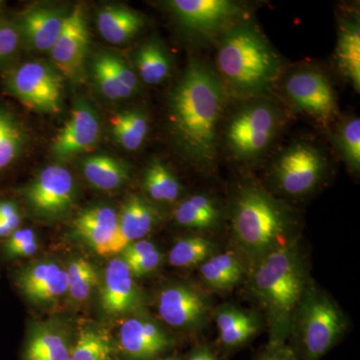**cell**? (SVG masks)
Wrapping results in <instances>:
<instances>
[{"instance_id": "obj_1", "label": "cell", "mask_w": 360, "mask_h": 360, "mask_svg": "<svg viewBox=\"0 0 360 360\" xmlns=\"http://www.w3.org/2000/svg\"><path fill=\"white\" fill-rule=\"evenodd\" d=\"M227 90L215 71L194 59L168 99L170 132L180 151L198 167H212Z\"/></svg>"}, {"instance_id": "obj_27", "label": "cell", "mask_w": 360, "mask_h": 360, "mask_svg": "<svg viewBox=\"0 0 360 360\" xmlns=\"http://www.w3.org/2000/svg\"><path fill=\"white\" fill-rule=\"evenodd\" d=\"M142 184L149 198L158 202H175L182 191L179 179L160 160H153L149 163L144 172Z\"/></svg>"}, {"instance_id": "obj_29", "label": "cell", "mask_w": 360, "mask_h": 360, "mask_svg": "<svg viewBox=\"0 0 360 360\" xmlns=\"http://www.w3.org/2000/svg\"><path fill=\"white\" fill-rule=\"evenodd\" d=\"M71 347L65 335L53 328L35 331L25 349V360H70Z\"/></svg>"}, {"instance_id": "obj_35", "label": "cell", "mask_w": 360, "mask_h": 360, "mask_svg": "<svg viewBox=\"0 0 360 360\" xmlns=\"http://www.w3.org/2000/svg\"><path fill=\"white\" fill-rule=\"evenodd\" d=\"M92 72L97 86L106 98L120 101L134 96V94L123 85L122 80L113 70L108 53L99 54L94 58Z\"/></svg>"}, {"instance_id": "obj_36", "label": "cell", "mask_w": 360, "mask_h": 360, "mask_svg": "<svg viewBox=\"0 0 360 360\" xmlns=\"http://www.w3.org/2000/svg\"><path fill=\"white\" fill-rule=\"evenodd\" d=\"M338 148L348 167L355 172L360 167V120H348L341 127L338 136Z\"/></svg>"}, {"instance_id": "obj_10", "label": "cell", "mask_w": 360, "mask_h": 360, "mask_svg": "<svg viewBox=\"0 0 360 360\" xmlns=\"http://www.w3.org/2000/svg\"><path fill=\"white\" fill-rule=\"evenodd\" d=\"M210 309L208 298L191 284H172L158 295V315L172 328L196 330L205 326Z\"/></svg>"}, {"instance_id": "obj_13", "label": "cell", "mask_w": 360, "mask_h": 360, "mask_svg": "<svg viewBox=\"0 0 360 360\" xmlns=\"http://www.w3.org/2000/svg\"><path fill=\"white\" fill-rule=\"evenodd\" d=\"M89 44L84 8L77 6L66 14L63 30L51 49L54 68L65 77H77L86 58Z\"/></svg>"}, {"instance_id": "obj_26", "label": "cell", "mask_w": 360, "mask_h": 360, "mask_svg": "<svg viewBox=\"0 0 360 360\" xmlns=\"http://www.w3.org/2000/svg\"><path fill=\"white\" fill-rule=\"evenodd\" d=\"M85 179L101 191H115L129 180V167L111 156L97 155L82 162Z\"/></svg>"}, {"instance_id": "obj_39", "label": "cell", "mask_w": 360, "mask_h": 360, "mask_svg": "<svg viewBox=\"0 0 360 360\" xmlns=\"http://www.w3.org/2000/svg\"><path fill=\"white\" fill-rule=\"evenodd\" d=\"M20 30L9 22H0V60L13 56L20 44Z\"/></svg>"}, {"instance_id": "obj_44", "label": "cell", "mask_w": 360, "mask_h": 360, "mask_svg": "<svg viewBox=\"0 0 360 360\" xmlns=\"http://www.w3.org/2000/svg\"><path fill=\"white\" fill-rule=\"evenodd\" d=\"M2 6H4V4H2V2L0 1V13H1Z\"/></svg>"}, {"instance_id": "obj_19", "label": "cell", "mask_w": 360, "mask_h": 360, "mask_svg": "<svg viewBox=\"0 0 360 360\" xmlns=\"http://www.w3.org/2000/svg\"><path fill=\"white\" fill-rule=\"evenodd\" d=\"M219 342L225 349H238L259 333L262 321L255 312L225 304L214 314Z\"/></svg>"}, {"instance_id": "obj_12", "label": "cell", "mask_w": 360, "mask_h": 360, "mask_svg": "<svg viewBox=\"0 0 360 360\" xmlns=\"http://www.w3.org/2000/svg\"><path fill=\"white\" fill-rule=\"evenodd\" d=\"M75 180L70 170L58 165L45 167L26 189V200L44 217H58L70 207Z\"/></svg>"}, {"instance_id": "obj_20", "label": "cell", "mask_w": 360, "mask_h": 360, "mask_svg": "<svg viewBox=\"0 0 360 360\" xmlns=\"http://www.w3.org/2000/svg\"><path fill=\"white\" fill-rule=\"evenodd\" d=\"M66 14L51 7L30 9L21 18L20 35L35 51H51L63 30Z\"/></svg>"}, {"instance_id": "obj_9", "label": "cell", "mask_w": 360, "mask_h": 360, "mask_svg": "<svg viewBox=\"0 0 360 360\" xmlns=\"http://www.w3.org/2000/svg\"><path fill=\"white\" fill-rule=\"evenodd\" d=\"M326 160L319 149L307 143H297L279 155L274 167L277 186L288 195L310 193L324 174Z\"/></svg>"}, {"instance_id": "obj_5", "label": "cell", "mask_w": 360, "mask_h": 360, "mask_svg": "<svg viewBox=\"0 0 360 360\" xmlns=\"http://www.w3.org/2000/svg\"><path fill=\"white\" fill-rule=\"evenodd\" d=\"M347 319L329 296L307 286L296 307L290 335L297 360H319L328 354L347 329Z\"/></svg>"}, {"instance_id": "obj_17", "label": "cell", "mask_w": 360, "mask_h": 360, "mask_svg": "<svg viewBox=\"0 0 360 360\" xmlns=\"http://www.w3.org/2000/svg\"><path fill=\"white\" fill-rule=\"evenodd\" d=\"M158 221V212L139 195H130L118 213V229L104 257L120 253L127 246L150 233Z\"/></svg>"}, {"instance_id": "obj_16", "label": "cell", "mask_w": 360, "mask_h": 360, "mask_svg": "<svg viewBox=\"0 0 360 360\" xmlns=\"http://www.w3.org/2000/svg\"><path fill=\"white\" fill-rule=\"evenodd\" d=\"M101 307L108 314H124L141 305V293L122 258L111 260L104 270L101 290Z\"/></svg>"}, {"instance_id": "obj_6", "label": "cell", "mask_w": 360, "mask_h": 360, "mask_svg": "<svg viewBox=\"0 0 360 360\" xmlns=\"http://www.w3.org/2000/svg\"><path fill=\"white\" fill-rule=\"evenodd\" d=\"M281 113L274 103L257 101L234 113L225 131L227 148L234 158L252 160L266 150L281 125Z\"/></svg>"}, {"instance_id": "obj_43", "label": "cell", "mask_w": 360, "mask_h": 360, "mask_svg": "<svg viewBox=\"0 0 360 360\" xmlns=\"http://www.w3.org/2000/svg\"><path fill=\"white\" fill-rule=\"evenodd\" d=\"M160 360H181V359H177V357H169V359H160Z\"/></svg>"}, {"instance_id": "obj_33", "label": "cell", "mask_w": 360, "mask_h": 360, "mask_svg": "<svg viewBox=\"0 0 360 360\" xmlns=\"http://www.w3.org/2000/svg\"><path fill=\"white\" fill-rule=\"evenodd\" d=\"M25 141L20 123L0 106V172L8 167L20 155Z\"/></svg>"}, {"instance_id": "obj_8", "label": "cell", "mask_w": 360, "mask_h": 360, "mask_svg": "<svg viewBox=\"0 0 360 360\" xmlns=\"http://www.w3.org/2000/svg\"><path fill=\"white\" fill-rule=\"evenodd\" d=\"M167 6L186 32L202 39L221 35L243 14V6L229 0H172Z\"/></svg>"}, {"instance_id": "obj_30", "label": "cell", "mask_w": 360, "mask_h": 360, "mask_svg": "<svg viewBox=\"0 0 360 360\" xmlns=\"http://www.w3.org/2000/svg\"><path fill=\"white\" fill-rule=\"evenodd\" d=\"M111 132L123 148L134 151L141 148L149 131L148 117L139 110H127L113 116Z\"/></svg>"}, {"instance_id": "obj_15", "label": "cell", "mask_w": 360, "mask_h": 360, "mask_svg": "<svg viewBox=\"0 0 360 360\" xmlns=\"http://www.w3.org/2000/svg\"><path fill=\"white\" fill-rule=\"evenodd\" d=\"M99 134L101 123L96 111L84 101H80L54 139L52 153L58 160H68L94 146Z\"/></svg>"}, {"instance_id": "obj_7", "label": "cell", "mask_w": 360, "mask_h": 360, "mask_svg": "<svg viewBox=\"0 0 360 360\" xmlns=\"http://www.w3.org/2000/svg\"><path fill=\"white\" fill-rule=\"evenodd\" d=\"M7 91L30 110L58 113L63 106V82L54 66L44 61H30L7 73Z\"/></svg>"}, {"instance_id": "obj_4", "label": "cell", "mask_w": 360, "mask_h": 360, "mask_svg": "<svg viewBox=\"0 0 360 360\" xmlns=\"http://www.w3.org/2000/svg\"><path fill=\"white\" fill-rule=\"evenodd\" d=\"M217 63L222 82L248 96L267 91L281 70V58L264 35L241 20L220 35Z\"/></svg>"}, {"instance_id": "obj_2", "label": "cell", "mask_w": 360, "mask_h": 360, "mask_svg": "<svg viewBox=\"0 0 360 360\" xmlns=\"http://www.w3.org/2000/svg\"><path fill=\"white\" fill-rule=\"evenodd\" d=\"M309 284L296 240L272 251L250 267L248 295L269 319L270 343H286L293 314Z\"/></svg>"}, {"instance_id": "obj_42", "label": "cell", "mask_w": 360, "mask_h": 360, "mask_svg": "<svg viewBox=\"0 0 360 360\" xmlns=\"http://www.w3.org/2000/svg\"><path fill=\"white\" fill-rule=\"evenodd\" d=\"M186 360H221L210 347H198L194 348Z\"/></svg>"}, {"instance_id": "obj_40", "label": "cell", "mask_w": 360, "mask_h": 360, "mask_svg": "<svg viewBox=\"0 0 360 360\" xmlns=\"http://www.w3.org/2000/svg\"><path fill=\"white\" fill-rule=\"evenodd\" d=\"M255 360H297V357L290 345L269 342Z\"/></svg>"}, {"instance_id": "obj_22", "label": "cell", "mask_w": 360, "mask_h": 360, "mask_svg": "<svg viewBox=\"0 0 360 360\" xmlns=\"http://www.w3.org/2000/svg\"><path fill=\"white\" fill-rule=\"evenodd\" d=\"M238 253L215 252L200 266L203 283L217 291L233 290L245 278L246 267Z\"/></svg>"}, {"instance_id": "obj_14", "label": "cell", "mask_w": 360, "mask_h": 360, "mask_svg": "<svg viewBox=\"0 0 360 360\" xmlns=\"http://www.w3.org/2000/svg\"><path fill=\"white\" fill-rule=\"evenodd\" d=\"M118 345L127 360H156L174 347V340L155 322L134 317L120 326Z\"/></svg>"}, {"instance_id": "obj_24", "label": "cell", "mask_w": 360, "mask_h": 360, "mask_svg": "<svg viewBox=\"0 0 360 360\" xmlns=\"http://www.w3.org/2000/svg\"><path fill=\"white\" fill-rule=\"evenodd\" d=\"M335 59L341 73L360 90V23L356 16L343 20L338 32Z\"/></svg>"}, {"instance_id": "obj_32", "label": "cell", "mask_w": 360, "mask_h": 360, "mask_svg": "<svg viewBox=\"0 0 360 360\" xmlns=\"http://www.w3.org/2000/svg\"><path fill=\"white\" fill-rule=\"evenodd\" d=\"M112 354L110 336L98 329L85 328L71 347L70 360H111Z\"/></svg>"}, {"instance_id": "obj_38", "label": "cell", "mask_w": 360, "mask_h": 360, "mask_svg": "<svg viewBox=\"0 0 360 360\" xmlns=\"http://www.w3.org/2000/svg\"><path fill=\"white\" fill-rule=\"evenodd\" d=\"M124 262L129 267L130 272H131L132 276L142 277L148 276V274L158 269L161 262V253L156 248L150 252Z\"/></svg>"}, {"instance_id": "obj_31", "label": "cell", "mask_w": 360, "mask_h": 360, "mask_svg": "<svg viewBox=\"0 0 360 360\" xmlns=\"http://www.w3.org/2000/svg\"><path fill=\"white\" fill-rule=\"evenodd\" d=\"M217 252V245L210 239L200 236L180 238L168 253V262L172 266L191 269L200 266L206 259Z\"/></svg>"}, {"instance_id": "obj_37", "label": "cell", "mask_w": 360, "mask_h": 360, "mask_svg": "<svg viewBox=\"0 0 360 360\" xmlns=\"http://www.w3.org/2000/svg\"><path fill=\"white\" fill-rule=\"evenodd\" d=\"M39 250L37 234L30 229H18L7 238L6 253L13 257H28Z\"/></svg>"}, {"instance_id": "obj_34", "label": "cell", "mask_w": 360, "mask_h": 360, "mask_svg": "<svg viewBox=\"0 0 360 360\" xmlns=\"http://www.w3.org/2000/svg\"><path fill=\"white\" fill-rule=\"evenodd\" d=\"M68 293L75 302H84L98 283L96 267L84 258L72 260L68 269Z\"/></svg>"}, {"instance_id": "obj_25", "label": "cell", "mask_w": 360, "mask_h": 360, "mask_svg": "<svg viewBox=\"0 0 360 360\" xmlns=\"http://www.w3.org/2000/svg\"><path fill=\"white\" fill-rule=\"evenodd\" d=\"M219 203L205 193L194 194L180 202L174 212L180 226L198 231H212L221 219Z\"/></svg>"}, {"instance_id": "obj_11", "label": "cell", "mask_w": 360, "mask_h": 360, "mask_svg": "<svg viewBox=\"0 0 360 360\" xmlns=\"http://www.w3.org/2000/svg\"><path fill=\"white\" fill-rule=\"evenodd\" d=\"M285 91L296 108L317 122L328 123L335 117V91L319 71L304 68L291 73L286 80Z\"/></svg>"}, {"instance_id": "obj_41", "label": "cell", "mask_w": 360, "mask_h": 360, "mask_svg": "<svg viewBox=\"0 0 360 360\" xmlns=\"http://www.w3.org/2000/svg\"><path fill=\"white\" fill-rule=\"evenodd\" d=\"M0 220L8 225L13 231L18 229L21 222L18 207L11 201H0Z\"/></svg>"}, {"instance_id": "obj_23", "label": "cell", "mask_w": 360, "mask_h": 360, "mask_svg": "<svg viewBox=\"0 0 360 360\" xmlns=\"http://www.w3.org/2000/svg\"><path fill=\"white\" fill-rule=\"evenodd\" d=\"M101 37L112 44H120L131 39L144 26L139 13L122 6H104L96 18Z\"/></svg>"}, {"instance_id": "obj_3", "label": "cell", "mask_w": 360, "mask_h": 360, "mask_svg": "<svg viewBox=\"0 0 360 360\" xmlns=\"http://www.w3.org/2000/svg\"><path fill=\"white\" fill-rule=\"evenodd\" d=\"M231 224L238 255L250 269L295 240L290 210L255 184L241 186L234 196Z\"/></svg>"}, {"instance_id": "obj_28", "label": "cell", "mask_w": 360, "mask_h": 360, "mask_svg": "<svg viewBox=\"0 0 360 360\" xmlns=\"http://www.w3.org/2000/svg\"><path fill=\"white\" fill-rule=\"evenodd\" d=\"M134 63L139 77L149 85L165 82L172 70L167 52L156 41L146 42L139 47L135 53Z\"/></svg>"}, {"instance_id": "obj_21", "label": "cell", "mask_w": 360, "mask_h": 360, "mask_svg": "<svg viewBox=\"0 0 360 360\" xmlns=\"http://www.w3.org/2000/svg\"><path fill=\"white\" fill-rule=\"evenodd\" d=\"M75 232L99 255H105L118 229V213L108 206L89 208L73 220Z\"/></svg>"}, {"instance_id": "obj_18", "label": "cell", "mask_w": 360, "mask_h": 360, "mask_svg": "<svg viewBox=\"0 0 360 360\" xmlns=\"http://www.w3.org/2000/svg\"><path fill=\"white\" fill-rule=\"evenodd\" d=\"M21 292L34 303H51L68 293V272L56 262H39L18 276Z\"/></svg>"}]
</instances>
